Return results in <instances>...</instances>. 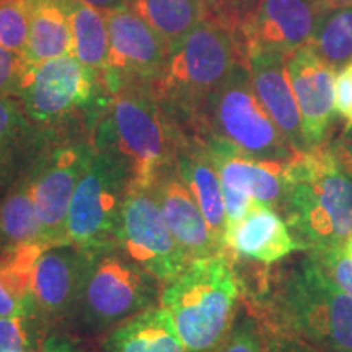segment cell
<instances>
[{
  "instance_id": "1",
  "label": "cell",
  "mask_w": 352,
  "mask_h": 352,
  "mask_svg": "<svg viewBox=\"0 0 352 352\" xmlns=\"http://www.w3.org/2000/svg\"><path fill=\"white\" fill-rule=\"evenodd\" d=\"M235 271L245 303L264 328L300 340L320 352H352V297L320 270L310 254L274 271Z\"/></svg>"
},
{
  "instance_id": "2",
  "label": "cell",
  "mask_w": 352,
  "mask_h": 352,
  "mask_svg": "<svg viewBox=\"0 0 352 352\" xmlns=\"http://www.w3.org/2000/svg\"><path fill=\"white\" fill-rule=\"evenodd\" d=\"M246 59L240 32L209 15L171 47L151 91L184 135H196L206 101Z\"/></svg>"
},
{
  "instance_id": "3",
  "label": "cell",
  "mask_w": 352,
  "mask_h": 352,
  "mask_svg": "<svg viewBox=\"0 0 352 352\" xmlns=\"http://www.w3.org/2000/svg\"><path fill=\"white\" fill-rule=\"evenodd\" d=\"M280 214L305 252L344 245L352 235V178L336 162L329 142L298 152L289 162Z\"/></svg>"
},
{
  "instance_id": "4",
  "label": "cell",
  "mask_w": 352,
  "mask_h": 352,
  "mask_svg": "<svg viewBox=\"0 0 352 352\" xmlns=\"http://www.w3.org/2000/svg\"><path fill=\"white\" fill-rule=\"evenodd\" d=\"M241 287L228 252L192 259L164 284L162 307L173 320L186 352H215L240 310Z\"/></svg>"
},
{
  "instance_id": "5",
  "label": "cell",
  "mask_w": 352,
  "mask_h": 352,
  "mask_svg": "<svg viewBox=\"0 0 352 352\" xmlns=\"http://www.w3.org/2000/svg\"><path fill=\"white\" fill-rule=\"evenodd\" d=\"M182 138L151 88L111 94L91 131L94 147L120 158L131 171L134 188H147L158 171L176 162Z\"/></svg>"
},
{
  "instance_id": "6",
  "label": "cell",
  "mask_w": 352,
  "mask_h": 352,
  "mask_svg": "<svg viewBox=\"0 0 352 352\" xmlns=\"http://www.w3.org/2000/svg\"><path fill=\"white\" fill-rule=\"evenodd\" d=\"M164 283L127 256L118 241L87 248V266L69 329L100 336L160 302Z\"/></svg>"
},
{
  "instance_id": "7",
  "label": "cell",
  "mask_w": 352,
  "mask_h": 352,
  "mask_svg": "<svg viewBox=\"0 0 352 352\" xmlns=\"http://www.w3.org/2000/svg\"><path fill=\"white\" fill-rule=\"evenodd\" d=\"M109 96L100 72L65 54L28 65L16 98L44 131L91 132Z\"/></svg>"
},
{
  "instance_id": "8",
  "label": "cell",
  "mask_w": 352,
  "mask_h": 352,
  "mask_svg": "<svg viewBox=\"0 0 352 352\" xmlns=\"http://www.w3.org/2000/svg\"><path fill=\"white\" fill-rule=\"evenodd\" d=\"M209 135L261 160L290 162L298 153L254 94L246 59L233 67L206 101L195 138Z\"/></svg>"
},
{
  "instance_id": "9",
  "label": "cell",
  "mask_w": 352,
  "mask_h": 352,
  "mask_svg": "<svg viewBox=\"0 0 352 352\" xmlns=\"http://www.w3.org/2000/svg\"><path fill=\"white\" fill-rule=\"evenodd\" d=\"M46 132V144L28 176L39 223V241L54 246L67 243L69 206L95 147L88 131Z\"/></svg>"
},
{
  "instance_id": "10",
  "label": "cell",
  "mask_w": 352,
  "mask_h": 352,
  "mask_svg": "<svg viewBox=\"0 0 352 352\" xmlns=\"http://www.w3.org/2000/svg\"><path fill=\"white\" fill-rule=\"evenodd\" d=\"M132 188L131 171L120 158L95 148L70 201L67 243L94 248L116 241L121 209Z\"/></svg>"
},
{
  "instance_id": "11",
  "label": "cell",
  "mask_w": 352,
  "mask_h": 352,
  "mask_svg": "<svg viewBox=\"0 0 352 352\" xmlns=\"http://www.w3.org/2000/svg\"><path fill=\"white\" fill-rule=\"evenodd\" d=\"M116 241L132 261L164 284L182 274L191 263L166 226L148 188L129 191L121 209Z\"/></svg>"
},
{
  "instance_id": "12",
  "label": "cell",
  "mask_w": 352,
  "mask_h": 352,
  "mask_svg": "<svg viewBox=\"0 0 352 352\" xmlns=\"http://www.w3.org/2000/svg\"><path fill=\"white\" fill-rule=\"evenodd\" d=\"M104 15L109 52L103 78L108 91L151 88L168 57V44L129 7L113 8Z\"/></svg>"
},
{
  "instance_id": "13",
  "label": "cell",
  "mask_w": 352,
  "mask_h": 352,
  "mask_svg": "<svg viewBox=\"0 0 352 352\" xmlns=\"http://www.w3.org/2000/svg\"><path fill=\"white\" fill-rule=\"evenodd\" d=\"M285 67L300 113L307 147L327 144L338 118L334 107L338 70L321 59L310 44L290 52L285 59Z\"/></svg>"
},
{
  "instance_id": "14",
  "label": "cell",
  "mask_w": 352,
  "mask_h": 352,
  "mask_svg": "<svg viewBox=\"0 0 352 352\" xmlns=\"http://www.w3.org/2000/svg\"><path fill=\"white\" fill-rule=\"evenodd\" d=\"M85 266L87 248L74 243L50 246L38 258L32 283L34 310L54 333L57 328H67Z\"/></svg>"
},
{
  "instance_id": "15",
  "label": "cell",
  "mask_w": 352,
  "mask_h": 352,
  "mask_svg": "<svg viewBox=\"0 0 352 352\" xmlns=\"http://www.w3.org/2000/svg\"><path fill=\"white\" fill-rule=\"evenodd\" d=\"M321 13L314 0H259L239 32L246 51L289 56L310 43Z\"/></svg>"
},
{
  "instance_id": "16",
  "label": "cell",
  "mask_w": 352,
  "mask_h": 352,
  "mask_svg": "<svg viewBox=\"0 0 352 352\" xmlns=\"http://www.w3.org/2000/svg\"><path fill=\"white\" fill-rule=\"evenodd\" d=\"M201 140L212 158L222 186L245 192L253 199L270 204L279 214L283 212L287 195L289 162L261 160L214 135Z\"/></svg>"
},
{
  "instance_id": "17",
  "label": "cell",
  "mask_w": 352,
  "mask_h": 352,
  "mask_svg": "<svg viewBox=\"0 0 352 352\" xmlns=\"http://www.w3.org/2000/svg\"><path fill=\"white\" fill-rule=\"evenodd\" d=\"M147 188L155 197L175 240L191 261L226 253L210 235L208 222L191 189L178 173L176 162L158 171Z\"/></svg>"
},
{
  "instance_id": "18",
  "label": "cell",
  "mask_w": 352,
  "mask_h": 352,
  "mask_svg": "<svg viewBox=\"0 0 352 352\" xmlns=\"http://www.w3.org/2000/svg\"><path fill=\"white\" fill-rule=\"evenodd\" d=\"M226 248L236 256L274 264L297 252H305L283 215L266 202L253 199L248 212L227 227Z\"/></svg>"
},
{
  "instance_id": "19",
  "label": "cell",
  "mask_w": 352,
  "mask_h": 352,
  "mask_svg": "<svg viewBox=\"0 0 352 352\" xmlns=\"http://www.w3.org/2000/svg\"><path fill=\"white\" fill-rule=\"evenodd\" d=\"M285 59L287 56L279 52L263 50L246 51V63L258 100L261 101L264 109L285 135L289 144L297 152H305L308 147L303 138L300 113L290 87Z\"/></svg>"
},
{
  "instance_id": "20",
  "label": "cell",
  "mask_w": 352,
  "mask_h": 352,
  "mask_svg": "<svg viewBox=\"0 0 352 352\" xmlns=\"http://www.w3.org/2000/svg\"><path fill=\"white\" fill-rule=\"evenodd\" d=\"M47 140L16 96L0 98V199L33 168Z\"/></svg>"
},
{
  "instance_id": "21",
  "label": "cell",
  "mask_w": 352,
  "mask_h": 352,
  "mask_svg": "<svg viewBox=\"0 0 352 352\" xmlns=\"http://www.w3.org/2000/svg\"><path fill=\"white\" fill-rule=\"evenodd\" d=\"M176 168L183 182L191 189L199 206L209 232L217 243L226 248L227 214L223 202L222 182L215 170L206 144L195 135H184L179 140L176 153Z\"/></svg>"
},
{
  "instance_id": "22",
  "label": "cell",
  "mask_w": 352,
  "mask_h": 352,
  "mask_svg": "<svg viewBox=\"0 0 352 352\" xmlns=\"http://www.w3.org/2000/svg\"><path fill=\"white\" fill-rule=\"evenodd\" d=\"M101 352H186L164 307H152L109 329Z\"/></svg>"
},
{
  "instance_id": "23",
  "label": "cell",
  "mask_w": 352,
  "mask_h": 352,
  "mask_svg": "<svg viewBox=\"0 0 352 352\" xmlns=\"http://www.w3.org/2000/svg\"><path fill=\"white\" fill-rule=\"evenodd\" d=\"M72 52L67 0H30L28 39L23 57L36 65Z\"/></svg>"
},
{
  "instance_id": "24",
  "label": "cell",
  "mask_w": 352,
  "mask_h": 352,
  "mask_svg": "<svg viewBox=\"0 0 352 352\" xmlns=\"http://www.w3.org/2000/svg\"><path fill=\"white\" fill-rule=\"evenodd\" d=\"M126 7L152 26L170 50L210 15L204 0H126Z\"/></svg>"
},
{
  "instance_id": "25",
  "label": "cell",
  "mask_w": 352,
  "mask_h": 352,
  "mask_svg": "<svg viewBox=\"0 0 352 352\" xmlns=\"http://www.w3.org/2000/svg\"><path fill=\"white\" fill-rule=\"evenodd\" d=\"M72 54L87 67L104 74L109 52L107 15L80 0H67Z\"/></svg>"
},
{
  "instance_id": "26",
  "label": "cell",
  "mask_w": 352,
  "mask_h": 352,
  "mask_svg": "<svg viewBox=\"0 0 352 352\" xmlns=\"http://www.w3.org/2000/svg\"><path fill=\"white\" fill-rule=\"evenodd\" d=\"M38 241L39 223L34 210L32 183L26 175L0 199V250Z\"/></svg>"
},
{
  "instance_id": "27",
  "label": "cell",
  "mask_w": 352,
  "mask_h": 352,
  "mask_svg": "<svg viewBox=\"0 0 352 352\" xmlns=\"http://www.w3.org/2000/svg\"><path fill=\"white\" fill-rule=\"evenodd\" d=\"M308 44L333 69L352 63V6L321 13Z\"/></svg>"
},
{
  "instance_id": "28",
  "label": "cell",
  "mask_w": 352,
  "mask_h": 352,
  "mask_svg": "<svg viewBox=\"0 0 352 352\" xmlns=\"http://www.w3.org/2000/svg\"><path fill=\"white\" fill-rule=\"evenodd\" d=\"M54 331L38 314L0 316V352H41Z\"/></svg>"
},
{
  "instance_id": "29",
  "label": "cell",
  "mask_w": 352,
  "mask_h": 352,
  "mask_svg": "<svg viewBox=\"0 0 352 352\" xmlns=\"http://www.w3.org/2000/svg\"><path fill=\"white\" fill-rule=\"evenodd\" d=\"M215 352H270L261 323L245 302H241L230 333Z\"/></svg>"
},
{
  "instance_id": "30",
  "label": "cell",
  "mask_w": 352,
  "mask_h": 352,
  "mask_svg": "<svg viewBox=\"0 0 352 352\" xmlns=\"http://www.w3.org/2000/svg\"><path fill=\"white\" fill-rule=\"evenodd\" d=\"M28 23L30 0H0V47L23 56Z\"/></svg>"
},
{
  "instance_id": "31",
  "label": "cell",
  "mask_w": 352,
  "mask_h": 352,
  "mask_svg": "<svg viewBox=\"0 0 352 352\" xmlns=\"http://www.w3.org/2000/svg\"><path fill=\"white\" fill-rule=\"evenodd\" d=\"M318 264L320 270L333 280L338 287L352 297V254L346 252L344 245L323 246L305 252Z\"/></svg>"
},
{
  "instance_id": "32",
  "label": "cell",
  "mask_w": 352,
  "mask_h": 352,
  "mask_svg": "<svg viewBox=\"0 0 352 352\" xmlns=\"http://www.w3.org/2000/svg\"><path fill=\"white\" fill-rule=\"evenodd\" d=\"M28 64L25 57L0 47V98L3 96H19Z\"/></svg>"
},
{
  "instance_id": "33",
  "label": "cell",
  "mask_w": 352,
  "mask_h": 352,
  "mask_svg": "<svg viewBox=\"0 0 352 352\" xmlns=\"http://www.w3.org/2000/svg\"><path fill=\"white\" fill-rule=\"evenodd\" d=\"M334 107L344 127H352V63L336 72L334 80Z\"/></svg>"
},
{
  "instance_id": "34",
  "label": "cell",
  "mask_w": 352,
  "mask_h": 352,
  "mask_svg": "<svg viewBox=\"0 0 352 352\" xmlns=\"http://www.w3.org/2000/svg\"><path fill=\"white\" fill-rule=\"evenodd\" d=\"M259 0H212L210 13L215 19L226 21L239 30L240 25L248 19Z\"/></svg>"
},
{
  "instance_id": "35",
  "label": "cell",
  "mask_w": 352,
  "mask_h": 352,
  "mask_svg": "<svg viewBox=\"0 0 352 352\" xmlns=\"http://www.w3.org/2000/svg\"><path fill=\"white\" fill-rule=\"evenodd\" d=\"M223 202H226V214H227V227L232 223L239 222L243 215L248 212L250 204H252L253 197H250L245 192L236 191V189L222 186Z\"/></svg>"
},
{
  "instance_id": "36",
  "label": "cell",
  "mask_w": 352,
  "mask_h": 352,
  "mask_svg": "<svg viewBox=\"0 0 352 352\" xmlns=\"http://www.w3.org/2000/svg\"><path fill=\"white\" fill-rule=\"evenodd\" d=\"M263 327V324H261ZM264 334H266L267 347H270V352H320L314 349L311 346H308L307 342L300 340H296V338L287 336V334L274 331V329L264 328Z\"/></svg>"
},
{
  "instance_id": "37",
  "label": "cell",
  "mask_w": 352,
  "mask_h": 352,
  "mask_svg": "<svg viewBox=\"0 0 352 352\" xmlns=\"http://www.w3.org/2000/svg\"><path fill=\"white\" fill-rule=\"evenodd\" d=\"M334 158L342 170L352 178V127H344L333 142H329Z\"/></svg>"
},
{
  "instance_id": "38",
  "label": "cell",
  "mask_w": 352,
  "mask_h": 352,
  "mask_svg": "<svg viewBox=\"0 0 352 352\" xmlns=\"http://www.w3.org/2000/svg\"><path fill=\"white\" fill-rule=\"evenodd\" d=\"M28 314H36L34 307L16 298L0 279V316H19Z\"/></svg>"
},
{
  "instance_id": "39",
  "label": "cell",
  "mask_w": 352,
  "mask_h": 352,
  "mask_svg": "<svg viewBox=\"0 0 352 352\" xmlns=\"http://www.w3.org/2000/svg\"><path fill=\"white\" fill-rule=\"evenodd\" d=\"M41 352H78L76 346L70 342L67 338L59 336V334H52L50 340L44 342Z\"/></svg>"
},
{
  "instance_id": "40",
  "label": "cell",
  "mask_w": 352,
  "mask_h": 352,
  "mask_svg": "<svg viewBox=\"0 0 352 352\" xmlns=\"http://www.w3.org/2000/svg\"><path fill=\"white\" fill-rule=\"evenodd\" d=\"M83 3L98 8L101 12H109L113 8H120L126 6V0H80Z\"/></svg>"
},
{
  "instance_id": "41",
  "label": "cell",
  "mask_w": 352,
  "mask_h": 352,
  "mask_svg": "<svg viewBox=\"0 0 352 352\" xmlns=\"http://www.w3.org/2000/svg\"><path fill=\"white\" fill-rule=\"evenodd\" d=\"M314 2L316 3V7H318L321 12H328V10H334V8L352 6V0H314Z\"/></svg>"
},
{
  "instance_id": "42",
  "label": "cell",
  "mask_w": 352,
  "mask_h": 352,
  "mask_svg": "<svg viewBox=\"0 0 352 352\" xmlns=\"http://www.w3.org/2000/svg\"><path fill=\"white\" fill-rule=\"evenodd\" d=\"M344 248H346V252H347V253L352 254V235L349 236V239H347V240L344 241Z\"/></svg>"
},
{
  "instance_id": "43",
  "label": "cell",
  "mask_w": 352,
  "mask_h": 352,
  "mask_svg": "<svg viewBox=\"0 0 352 352\" xmlns=\"http://www.w3.org/2000/svg\"><path fill=\"white\" fill-rule=\"evenodd\" d=\"M210 6H212V0H209V10H210ZM212 15V13H210Z\"/></svg>"
},
{
  "instance_id": "44",
  "label": "cell",
  "mask_w": 352,
  "mask_h": 352,
  "mask_svg": "<svg viewBox=\"0 0 352 352\" xmlns=\"http://www.w3.org/2000/svg\"><path fill=\"white\" fill-rule=\"evenodd\" d=\"M204 2H206V3H208V7H209V0H204ZM209 12H210V10H209Z\"/></svg>"
},
{
  "instance_id": "45",
  "label": "cell",
  "mask_w": 352,
  "mask_h": 352,
  "mask_svg": "<svg viewBox=\"0 0 352 352\" xmlns=\"http://www.w3.org/2000/svg\"><path fill=\"white\" fill-rule=\"evenodd\" d=\"M12 352H23V351H12Z\"/></svg>"
}]
</instances>
